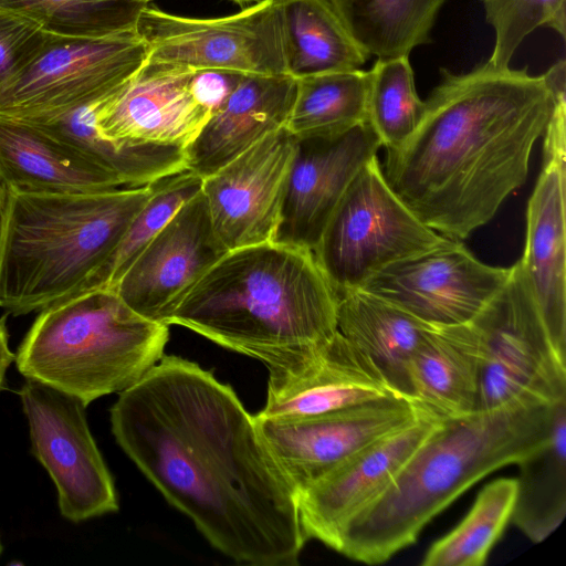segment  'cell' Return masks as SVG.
<instances>
[{"label": "cell", "mask_w": 566, "mask_h": 566, "mask_svg": "<svg viewBox=\"0 0 566 566\" xmlns=\"http://www.w3.org/2000/svg\"><path fill=\"white\" fill-rule=\"evenodd\" d=\"M109 415L118 446L216 549L252 566L298 563L296 492L229 385L164 355Z\"/></svg>", "instance_id": "cell-1"}, {"label": "cell", "mask_w": 566, "mask_h": 566, "mask_svg": "<svg viewBox=\"0 0 566 566\" xmlns=\"http://www.w3.org/2000/svg\"><path fill=\"white\" fill-rule=\"evenodd\" d=\"M440 74L413 134L387 149L384 176L426 226L460 240L526 181L533 146L565 94L566 63L541 75L490 61Z\"/></svg>", "instance_id": "cell-2"}, {"label": "cell", "mask_w": 566, "mask_h": 566, "mask_svg": "<svg viewBox=\"0 0 566 566\" xmlns=\"http://www.w3.org/2000/svg\"><path fill=\"white\" fill-rule=\"evenodd\" d=\"M337 296L312 250L268 241L228 251L169 325L293 373L337 333Z\"/></svg>", "instance_id": "cell-3"}, {"label": "cell", "mask_w": 566, "mask_h": 566, "mask_svg": "<svg viewBox=\"0 0 566 566\" xmlns=\"http://www.w3.org/2000/svg\"><path fill=\"white\" fill-rule=\"evenodd\" d=\"M555 405L441 420L389 488L347 525L336 552L376 565L415 544L424 526L474 483L542 447Z\"/></svg>", "instance_id": "cell-4"}, {"label": "cell", "mask_w": 566, "mask_h": 566, "mask_svg": "<svg viewBox=\"0 0 566 566\" xmlns=\"http://www.w3.org/2000/svg\"><path fill=\"white\" fill-rule=\"evenodd\" d=\"M154 185L90 193L8 192L0 308L25 315L91 289Z\"/></svg>", "instance_id": "cell-5"}, {"label": "cell", "mask_w": 566, "mask_h": 566, "mask_svg": "<svg viewBox=\"0 0 566 566\" xmlns=\"http://www.w3.org/2000/svg\"><path fill=\"white\" fill-rule=\"evenodd\" d=\"M168 325L132 310L113 289L80 292L42 311L15 353L22 376L80 399L122 392L164 356Z\"/></svg>", "instance_id": "cell-6"}, {"label": "cell", "mask_w": 566, "mask_h": 566, "mask_svg": "<svg viewBox=\"0 0 566 566\" xmlns=\"http://www.w3.org/2000/svg\"><path fill=\"white\" fill-rule=\"evenodd\" d=\"M470 324L481 349L476 411L566 398V357L552 343L521 260Z\"/></svg>", "instance_id": "cell-7"}, {"label": "cell", "mask_w": 566, "mask_h": 566, "mask_svg": "<svg viewBox=\"0 0 566 566\" xmlns=\"http://www.w3.org/2000/svg\"><path fill=\"white\" fill-rule=\"evenodd\" d=\"M136 32L99 38L50 33L0 86V116L48 124L94 104L147 62Z\"/></svg>", "instance_id": "cell-8"}, {"label": "cell", "mask_w": 566, "mask_h": 566, "mask_svg": "<svg viewBox=\"0 0 566 566\" xmlns=\"http://www.w3.org/2000/svg\"><path fill=\"white\" fill-rule=\"evenodd\" d=\"M447 239L397 197L375 156L353 178L313 254L337 294L360 287L386 265L434 249Z\"/></svg>", "instance_id": "cell-9"}, {"label": "cell", "mask_w": 566, "mask_h": 566, "mask_svg": "<svg viewBox=\"0 0 566 566\" xmlns=\"http://www.w3.org/2000/svg\"><path fill=\"white\" fill-rule=\"evenodd\" d=\"M136 33L147 45V62L179 64L196 71L287 73L277 0H264L214 18L179 15L147 4L139 14Z\"/></svg>", "instance_id": "cell-10"}, {"label": "cell", "mask_w": 566, "mask_h": 566, "mask_svg": "<svg viewBox=\"0 0 566 566\" xmlns=\"http://www.w3.org/2000/svg\"><path fill=\"white\" fill-rule=\"evenodd\" d=\"M32 452L57 492L61 515L80 523L118 510L112 474L76 397L35 379L19 390Z\"/></svg>", "instance_id": "cell-11"}, {"label": "cell", "mask_w": 566, "mask_h": 566, "mask_svg": "<svg viewBox=\"0 0 566 566\" xmlns=\"http://www.w3.org/2000/svg\"><path fill=\"white\" fill-rule=\"evenodd\" d=\"M511 268L482 263L460 242L392 262L359 289L380 296L431 325L468 323L509 279Z\"/></svg>", "instance_id": "cell-12"}, {"label": "cell", "mask_w": 566, "mask_h": 566, "mask_svg": "<svg viewBox=\"0 0 566 566\" xmlns=\"http://www.w3.org/2000/svg\"><path fill=\"white\" fill-rule=\"evenodd\" d=\"M424 413L409 399L387 398L306 419L282 421L255 415L254 420L297 495L365 447Z\"/></svg>", "instance_id": "cell-13"}, {"label": "cell", "mask_w": 566, "mask_h": 566, "mask_svg": "<svg viewBox=\"0 0 566 566\" xmlns=\"http://www.w3.org/2000/svg\"><path fill=\"white\" fill-rule=\"evenodd\" d=\"M228 251L200 191L179 208L114 290L139 315L168 325L178 305Z\"/></svg>", "instance_id": "cell-14"}, {"label": "cell", "mask_w": 566, "mask_h": 566, "mask_svg": "<svg viewBox=\"0 0 566 566\" xmlns=\"http://www.w3.org/2000/svg\"><path fill=\"white\" fill-rule=\"evenodd\" d=\"M295 143L283 127L202 179L212 227L229 251L274 240Z\"/></svg>", "instance_id": "cell-15"}, {"label": "cell", "mask_w": 566, "mask_h": 566, "mask_svg": "<svg viewBox=\"0 0 566 566\" xmlns=\"http://www.w3.org/2000/svg\"><path fill=\"white\" fill-rule=\"evenodd\" d=\"M195 71L179 64L146 62L93 104L95 134L118 146L186 148L211 116L193 95Z\"/></svg>", "instance_id": "cell-16"}, {"label": "cell", "mask_w": 566, "mask_h": 566, "mask_svg": "<svg viewBox=\"0 0 566 566\" xmlns=\"http://www.w3.org/2000/svg\"><path fill=\"white\" fill-rule=\"evenodd\" d=\"M429 413L365 447L297 494L306 539L336 551L347 525L394 482L439 426Z\"/></svg>", "instance_id": "cell-17"}, {"label": "cell", "mask_w": 566, "mask_h": 566, "mask_svg": "<svg viewBox=\"0 0 566 566\" xmlns=\"http://www.w3.org/2000/svg\"><path fill=\"white\" fill-rule=\"evenodd\" d=\"M380 147L368 122L337 136L296 138L273 241L313 251L353 178Z\"/></svg>", "instance_id": "cell-18"}, {"label": "cell", "mask_w": 566, "mask_h": 566, "mask_svg": "<svg viewBox=\"0 0 566 566\" xmlns=\"http://www.w3.org/2000/svg\"><path fill=\"white\" fill-rule=\"evenodd\" d=\"M387 398L405 397L366 354L337 331L297 370L269 373L266 401L256 415L300 420Z\"/></svg>", "instance_id": "cell-19"}, {"label": "cell", "mask_w": 566, "mask_h": 566, "mask_svg": "<svg viewBox=\"0 0 566 566\" xmlns=\"http://www.w3.org/2000/svg\"><path fill=\"white\" fill-rule=\"evenodd\" d=\"M543 155L521 263L552 343L566 357L565 136L545 134Z\"/></svg>", "instance_id": "cell-20"}, {"label": "cell", "mask_w": 566, "mask_h": 566, "mask_svg": "<svg viewBox=\"0 0 566 566\" xmlns=\"http://www.w3.org/2000/svg\"><path fill=\"white\" fill-rule=\"evenodd\" d=\"M0 181L12 193H90L126 187L50 125L0 116Z\"/></svg>", "instance_id": "cell-21"}, {"label": "cell", "mask_w": 566, "mask_h": 566, "mask_svg": "<svg viewBox=\"0 0 566 566\" xmlns=\"http://www.w3.org/2000/svg\"><path fill=\"white\" fill-rule=\"evenodd\" d=\"M296 94L289 73L242 74L223 104L185 148L186 170L202 179L286 126Z\"/></svg>", "instance_id": "cell-22"}, {"label": "cell", "mask_w": 566, "mask_h": 566, "mask_svg": "<svg viewBox=\"0 0 566 566\" xmlns=\"http://www.w3.org/2000/svg\"><path fill=\"white\" fill-rule=\"evenodd\" d=\"M481 349L470 324L434 325L410 357L408 398L444 420L476 411Z\"/></svg>", "instance_id": "cell-23"}, {"label": "cell", "mask_w": 566, "mask_h": 566, "mask_svg": "<svg viewBox=\"0 0 566 566\" xmlns=\"http://www.w3.org/2000/svg\"><path fill=\"white\" fill-rule=\"evenodd\" d=\"M336 296L337 331L366 354L389 384L409 399L408 361L434 325L359 287L342 291Z\"/></svg>", "instance_id": "cell-24"}, {"label": "cell", "mask_w": 566, "mask_h": 566, "mask_svg": "<svg viewBox=\"0 0 566 566\" xmlns=\"http://www.w3.org/2000/svg\"><path fill=\"white\" fill-rule=\"evenodd\" d=\"M287 57L295 78L359 70L369 55L353 36L333 0H277Z\"/></svg>", "instance_id": "cell-25"}, {"label": "cell", "mask_w": 566, "mask_h": 566, "mask_svg": "<svg viewBox=\"0 0 566 566\" xmlns=\"http://www.w3.org/2000/svg\"><path fill=\"white\" fill-rule=\"evenodd\" d=\"M511 521L533 543L547 538L566 514V398L556 402L548 440L518 463Z\"/></svg>", "instance_id": "cell-26"}, {"label": "cell", "mask_w": 566, "mask_h": 566, "mask_svg": "<svg viewBox=\"0 0 566 566\" xmlns=\"http://www.w3.org/2000/svg\"><path fill=\"white\" fill-rule=\"evenodd\" d=\"M361 49L377 59L409 56L430 43L447 0H333Z\"/></svg>", "instance_id": "cell-27"}, {"label": "cell", "mask_w": 566, "mask_h": 566, "mask_svg": "<svg viewBox=\"0 0 566 566\" xmlns=\"http://www.w3.org/2000/svg\"><path fill=\"white\" fill-rule=\"evenodd\" d=\"M368 73L361 69L296 78L286 124L296 138L332 137L367 122Z\"/></svg>", "instance_id": "cell-28"}, {"label": "cell", "mask_w": 566, "mask_h": 566, "mask_svg": "<svg viewBox=\"0 0 566 566\" xmlns=\"http://www.w3.org/2000/svg\"><path fill=\"white\" fill-rule=\"evenodd\" d=\"M517 481L501 478L485 485L464 518L434 542L422 566H482L501 537L514 509Z\"/></svg>", "instance_id": "cell-29"}, {"label": "cell", "mask_w": 566, "mask_h": 566, "mask_svg": "<svg viewBox=\"0 0 566 566\" xmlns=\"http://www.w3.org/2000/svg\"><path fill=\"white\" fill-rule=\"evenodd\" d=\"M45 125L57 129L87 150L126 187L151 185L186 170L185 148L161 145L118 146L101 139L93 127V104Z\"/></svg>", "instance_id": "cell-30"}, {"label": "cell", "mask_w": 566, "mask_h": 566, "mask_svg": "<svg viewBox=\"0 0 566 566\" xmlns=\"http://www.w3.org/2000/svg\"><path fill=\"white\" fill-rule=\"evenodd\" d=\"M143 0H0V6L61 35L99 38L136 32Z\"/></svg>", "instance_id": "cell-31"}, {"label": "cell", "mask_w": 566, "mask_h": 566, "mask_svg": "<svg viewBox=\"0 0 566 566\" xmlns=\"http://www.w3.org/2000/svg\"><path fill=\"white\" fill-rule=\"evenodd\" d=\"M368 73L367 122L387 149L399 147L423 113L409 56L377 59Z\"/></svg>", "instance_id": "cell-32"}, {"label": "cell", "mask_w": 566, "mask_h": 566, "mask_svg": "<svg viewBox=\"0 0 566 566\" xmlns=\"http://www.w3.org/2000/svg\"><path fill=\"white\" fill-rule=\"evenodd\" d=\"M201 186L202 178L189 170L155 182L151 195L130 221L115 253L91 289L114 290L130 264L179 208L201 191Z\"/></svg>", "instance_id": "cell-33"}, {"label": "cell", "mask_w": 566, "mask_h": 566, "mask_svg": "<svg viewBox=\"0 0 566 566\" xmlns=\"http://www.w3.org/2000/svg\"><path fill=\"white\" fill-rule=\"evenodd\" d=\"M485 20L495 32L488 61L496 67L510 66L524 39L546 27L566 36V0H482Z\"/></svg>", "instance_id": "cell-34"}, {"label": "cell", "mask_w": 566, "mask_h": 566, "mask_svg": "<svg viewBox=\"0 0 566 566\" xmlns=\"http://www.w3.org/2000/svg\"><path fill=\"white\" fill-rule=\"evenodd\" d=\"M43 38L36 21L0 6V86L28 62Z\"/></svg>", "instance_id": "cell-35"}, {"label": "cell", "mask_w": 566, "mask_h": 566, "mask_svg": "<svg viewBox=\"0 0 566 566\" xmlns=\"http://www.w3.org/2000/svg\"><path fill=\"white\" fill-rule=\"evenodd\" d=\"M241 75L226 71H195L191 84L193 95L212 114L230 95Z\"/></svg>", "instance_id": "cell-36"}, {"label": "cell", "mask_w": 566, "mask_h": 566, "mask_svg": "<svg viewBox=\"0 0 566 566\" xmlns=\"http://www.w3.org/2000/svg\"><path fill=\"white\" fill-rule=\"evenodd\" d=\"M15 354L9 347V334L7 329V315L0 318V391L3 388L6 373L13 363Z\"/></svg>", "instance_id": "cell-37"}, {"label": "cell", "mask_w": 566, "mask_h": 566, "mask_svg": "<svg viewBox=\"0 0 566 566\" xmlns=\"http://www.w3.org/2000/svg\"><path fill=\"white\" fill-rule=\"evenodd\" d=\"M7 199H8V191L6 190L4 186L0 181V237H1V231H2L6 207H7Z\"/></svg>", "instance_id": "cell-38"}, {"label": "cell", "mask_w": 566, "mask_h": 566, "mask_svg": "<svg viewBox=\"0 0 566 566\" xmlns=\"http://www.w3.org/2000/svg\"><path fill=\"white\" fill-rule=\"evenodd\" d=\"M232 2H234L235 4L240 6V7H243V6H248L250 3H259L261 1H264V0H231Z\"/></svg>", "instance_id": "cell-39"}, {"label": "cell", "mask_w": 566, "mask_h": 566, "mask_svg": "<svg viewBox=\"0 0 566 566\" xmlns=\"http://www.w3.org/2000/svg\"><path fill=\"white\" fill-rule=\"evenodd\" d=\"M2 554V544H1V539H0V556Z\"/></svg>", "instance_id": "cell-40"}, {"label": "cell", "mask_w": 566, "mask_h": 566, "mask_svg": "<svg viewBox=\"0 0 566 566\" xmlns=\"http://www.w3.org/2000/svg\"><path fill=\"white\" fill-rule=\"evenodd\" d=\"M143 1L148 2L149 0H143Z\"/></svg>", "instance_id": "cell-41"}]
</instances>
